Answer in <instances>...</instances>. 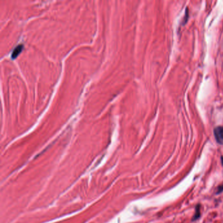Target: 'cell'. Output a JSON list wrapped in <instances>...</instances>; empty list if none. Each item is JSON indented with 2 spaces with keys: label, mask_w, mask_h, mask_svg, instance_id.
I'll return each instance as SVG.
<instances>
[{
  "label": "cell",
  "mask_w": 223,
  "mask_h": 223,
  "mask_svg": "<svg viewBox=\"0 0 223 223\" xmlns=\"http://www.w3.org/2000/svg\"><path fill=\"white\" fill-rule=\"evenodd\" d=\"M213 133H214L216 141L219 145H223V126L216 127L213 131Z\"/></svg>",
  "instance_id": "6da1fadb"
},
{
  "label": "cell",
  "mask_w": 223,
  "mask_h": 223,
  "mask_svg": "<svg viewBox=\"0 0 223 223\" xmlns=\"http://www.w3.org/2000/svg\"><path fill=\"white\" fill-rule=\"evenodd\" d=\"M200 208H201L200 204H197L196 206V208H195V213H194V215H193V217L192 219V222H194V221H195V220H196L198 219H200V217H201Z\"/></svg>",
  "instance_id": "7a4b0ae2"
},
{
  "label": "cell",
  "mask_w": 223,
  "mask_h": 223,
  "mask_svg": "<svg viewBox=\"0 0 223 223\" xmlns=\"http://www.w3.org/2000/svg\"><path fill=\"white\" fill-rule=\"evenodd\" d=\"M23 49V45H18L17 47L15 48V50H13V53H12V58H15L16 57H17L18 54H19L20 52H21L22 50Z\"/></svg>",
  "instance_id": "3957f363"
},
{
  "label": "cell",
  "mask_w": 223,
  "mask_h": 223,
  "mask_svg": "<svg viewBox=\"0 0 223 223\" xmlns=\"http://www.w3.org/2000/svg\"><path fill=\"white\" fill-rule=\"evenodd\" d=\"M220 161H221L222 165V167H223V156H220ZM222 192H223V185H220V186H219V187H218L217 194H220V193Z\"/></svg>",
  "instance_id": "277c9868"
},
{
  "label": "cell",
  "mask_w": 223,
  "mask_h": 223,
  "mask_svg": "<svg viewBox=\"0 0 223 223\" xmlns=\"http://www.w3.org/2000/svg\"><path fill=\"white\" fill-rule=\"evenodd\" d=\"M188 8H187V10H186L185 11V18H184L183 19V24H185L186 23H187V20H188Z\"/></svg>",
  "instance_id": "5b68a950"
}]
</instances>
